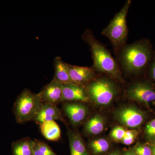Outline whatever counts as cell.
Here are the masks:
<instances>
[{
	"instance_id": "cell-1",
	"label": "cell",
	"mask_w": 155,
	"mask_h": 155,
	"mask_svg": "<svg viewBox=\"0 0 155 155\" xmlns=\"http://www.w3.org/2000/svg\"><path fill=\"white\" fill-rule=\"evenodd\" d=\"M152 45L143 39L122 48L119 61L122 69L130 75H138L147 69L153 56Z\"/></svg>"
},
{
	"instance_id": "cell-2",
	"label": "cell",
	"mask_w": 155,
	"mask_h": 155,
	"mask_svg": "<svg viewBox=\"0 0 155 155\" xmlns=\"http://www.w3.org/2000/svg\"><path fill=\"white\" fill-rule=\"evenodd\" d=\"M82 38L89 46L95 70L122 81V72L117 62L107 49L95 38L91 31H85Z\"/></svg>"
},
{
	"instance_id": "cell-3",
	"label": "cell",
	"mask_w": 155,
	"mask_h": 155,
	"mask_svg": "<svg viewBox=\"0 0 155 155\" xmlns=\"http://www.w3.org/2000/svg\"><path fill=\"white\" fill-rule=\"evenodd\" d=\"M90 102L100 106L110 104L119 94V88L108 78H95L84 87Z\"/></svg>"
},
{
	"instance_id": "cell-4",
	"label": "cell",
	"mask_w": 155,
	"mask_h": 155,
	"mask_svg": "<svg viewBox=\"0 0 155 155\" xmlns=\"http://www.w3.org/2000/svg\"><path fill=\"white\" fill-rule=\"evenodd\" d=\"M42 104L38 94L25 89L17 97L13 107L16 122L24 124L33 121Z\"/></svg>"
},
{
	"instance_id": "cell-5",
	"label": "cell",
	"mask_w": 155,
	"mask_h": 155,
	"mask_svg": "<svg viewBox=\"0 0 155 155\" xmlns=\"http://www.w3.org/2000/svg\"><path fill=\"white\" fill-rule=\"evenodd\" d=\"M131 1H126L122 8L115 15L109 25L103 29L102 34L110 40L114 47L124 46L128 35L126 18Z\"/></svg>"
},
{
	"instance_id": "cell-6",
	"label": "cell",
	"mask_w": 155,
	"mask_h": 155,
	"mask_svg": "<svg viewBox=\"0 0 155 155\" xmlns=\"http://www.w3.org/2000/svg\"><path fill=\"white\" fill-rule=\"evenodd\" d=\"M127 98L149 105L155 102V87L150 81H139L132 84L126 91Z\"/></svg>"
},
{
	"instance_id": "cell-7",
	"label": "cell",
	"mask_w": 155,
	"mask_h": 155,
	"mask_svg": "<svg viewBox=\"0 0 155 155\" xmlns=\"http://www.w3.org/2000/svg\"><path fill=\"white\" fill-rule=\"evenodd\" d=\"M116 119L121 125L129 128L140 127L144 122L145 114L135 106H123L115 112Z\"/></svg>"
},
{
	"instance_id": "cell-8",
	"label": "cell",
	"mask_w": 155,
	"mask_h": 155,
	"mask_svg": "<svg viewBox=\"0 0 155 155\" xmlns=\"http://www.w3.org/2000/svg\"><path fill=\"white\" fill-rule=\"evenodd\" d=\"M62 109L72 125L75 126L83 123L89 114L87 106L80 102H64Z\"/></svg>"
},
{
	"instance_id": "cell-9",
	"label": "cell",
	"mask_w": 155,
	"mask_h": 155,
	"mask_svg": "<svg viewBox=\"0 0 155 155\" xmlns=\"http://www.w3.org/2000/svg\"><path fill=\"white\" fill-rule=\"evenodd\" d=\"M41 102L58 106L63 103L62 84L52 80L38 94Z\"/></svg>"
},
{
	"instance_id": "cell-10",
	"label": "cell",
	"mask_w": 155,
	"mask_h": 155,
	"mask_svg": "<svg viewBox=\"0 0 155 155\" xmlns=\"http://www.w3.org/2000/svg\"><path fill=\"white\" fill-rule=\"evenodd\" d=\"M63 103L67 102H90L84 87L70 83L62 84Z\"/></svg>"
},
{
	"instance_id": "cell-11",
	"label": "cell",
	"mask_w": 155,
	"mask_h": 155,
	"mask_svg": "<svg viewBox=\"0 0 155 155\" xmlns=\"http://www.w3.org/2000/svg\"><path fill=\"white\" fill-rule=\"evenodd\" d=\"M69 73L72 83L85 87L95 78L93 67H80L69 64Z\"/></svg>"
},
{
	"instance_id": "cell-12",
	"label": "cell",
	"mask_w": 155,
	"mask_h": 155,
	"mask_svg": "<svg viewBox=\"0 0 155 155\" xmlns=\"http://www.w3.org/2000/svg\"><path fill=\"white\" fill-rule=\"evenodd\" d=\"M55 120H60L66 124L62 112L58 106L48 103H43L41 108L33 121L39 125L45 122Z\"/></svg>"
},
{
	"instance_id": "cell-13",
	"label": "cell",
	"mask_w": 155,
	"mask_h": 155,
	"mask_svg": "<svg viewBox=\"0 0 155 155\" xmlns=\"http://www.w3.org/2000/svg\"><path fill=\"white\" fill-rule=\"evenodd\" d=\"M54 74L52 80L61 84L72 83L69 73V64L64 62L60 57H57L54 62Z\"/></svg>"
},
{
	"instance_id": "cell-14",
	"label": "cell",
	"mask_w": 155,
	"mask_h": 155,
	"mask_svg": "<svg viewBox=\"0 0 155 155\" xmlns=\"http://www.w3.org/2000/svg\"><path fill=\"white\" fill-rule=\"evenodd\" d=\"M70 155H90L83 139L79 133L68 130Z\"/></svg>"
},
{
	"instance_id": "cell-15",
	"label": "cell",
	"mask_w": 155,
	"mask_h": 155,
	"mask_svg": "<svg viewBox=\"0 0 155 155\" xmlns=\"http://www.w3.org/2000/svg\"><path fill=\"white\" fill-rule=\"evenodd\" d=\"M39 126L42 134L48 140L58 141L61 139V129L55 121L45 122L39 125Z\"/></svg>"
},
{
	"instance_id": "cell-16",
	"label": "cell",
	"mask_w": 155,
	"mask_h": 155,
	"mask_svg": "<svg viewBox=\"0 0 155 155\" xmlns=\"http://www.w3.org/2000/svg\"><path fill=\"white\" fill-rule=\"evenodd\" d=\"M34 140L29 137L21 139L11 145L12 155H34Z\"/></svg>"
},
{
	"instance_id": "cell-17",
	"label": "cell",
	"mask_w": 155,
	"mask_h": 155,
	"mask_svg": "<svg viewBox=\"0 0 155 155\" xmlns=\"http://www.w3.org/2000/svg\"><path fill=\"white\" fill-rule=\"evenodd\" d=\"M105 125V122L103 116L97 114L85 122L84 130L87 134L97 135L104 130Z\"/></svg>"
},
{
	"instance_id": "cell-18",
	"label": "cell",
	"mask_w": 155,
	"mask_h": 155,
	"mask_svg": "<svg viewBox=\"0 0 155 155\" xmlns=\"http://www.w3.org/2000/svg\"><path fill=\"white\" fill-rule=\"evenodd\" d=\"M88 147L93 155H101L108 151L110 144L106 139L99 138L90 142Z\"/></svg>"
},
{
	"instance_id": "cell-19",
	"label": "cell",
	"mask_w": 155,
	"mask_h": 155,
	"mask_svg": "<svg viewBox=\"0 0 155 155\" xmlns=\"http://www.w3.org/2000/svg\"><path fill=\"white\" fill-rule=\"evenodd\" d=\"M34 155H58L46 143L39 140H34Z\"/></svg>"
},
{
	"instance_id": "cell-20",
	"label": "cell",
	"mask_w": 155,
	"mask_h": 155,
	"mask_svg": "<svg viewBox=\"0 0 155 155\" xmlns=\"http://www.w3.org/2000/svg\"><path fill=\"white\" fill-rule=\"evenodd\" d=\"M144 135L149 141H155V119L150 121L144 128Z\"/></svg>"
},
{
	"instance_id": "cell-21",
	"label": "cell",
	"mask_w": 155,
	"mask_h": 155,
	"mask_svg": "<svg viewBox=\"0 0 155 155\" xmlns=\"http://www.w3.org/2000/svg\"><path fill=\"white\" fill-rule=\"evenodd\" d=\"M127 131L128 130H126L122 126H116L111 130V137L116 141H122L127 134Z\"/></svg>"
},
{
	"instance_id": "cell-22",
	"label": "cell",
	"mask_w": 155,
	"mask_h": 155,
	"mask_svg": "<svg viewBox=\"0 0 155 155\" xmlns=\"http://www.w3.org/2000/svg\"><path fill=\"white\" fill-rule=\"evenodd\" d=\"M132 150L137 155H152V152L150 147L147 145H137Z\"/></svg>"
},
{
	"instance_id": "cell-23",
	"label": "cell",
	"mask_w": 155,
	"mask_h": 155,
	"mask_svg": "<svg viewBox=\"0 0 155 155\" xmlns=\"http://www.w3.org/2000/svg\"><path fill=\"white\" fill-rule=\"evenodd\" d=\"M138 135V131L137 130H128L125 138L122 140L123 144L126 145H130L135 141Z\"/></svg>"
},
{
	"instance_id": "cell-24",
	"label": "cell",
	"mask_w": 155,
	"mask_h": 155,
	"mask_svg": "<svg viewBox=\"0 0 155 155\" xmlns=\"http://www.w3.org/2000/svg\"><path fill=\"white\" fill-rule=\"evenodd\" d=\"M147 69L150 78L155 83V52Z\"/></svg>"
},
{
	"instance_id": "cell-25",
	"label": "cell",
	"mask_w": 155,
	"mask_h": 155,
	"mask_svg": "<svg viewBox=\"0 0 155 155\" xmlns=\"http://www.w3.org/2000/svg\"><path fill=\"white\" fill-rule=\"evenodd\" d=\"M122 155H137L133 150H128L124 152Z\"/></svg>"
},
{
	"instance_id": "cell-26",
	"label": "cell",
	"mask_w": 155,
	"mask_h": 155,
	"mask_svg": "<svg viewBox=\"0 0 155 155\" xmlns=\"http://www.w3.org/2000/svg\"><path fill=\"white\" fill-rule=\"evenodd\" d=\"M106 155H122L121 153L118 150H116L113 151L110 153H109L107 154Z\"/></svg>"
},
{
	"instance_id": "cell-27",
	"label": "cell",
	"mask_w": 155,
	"mask_h": 155,
	"mask_svg": "<svg viewBox=\"0 0 155 155\" xmlns=\"http://www.w3.org/2000/svg\"><path fill=\"white\" fill-rule=\"evenodd\" d=\"M150 147L152 152V155H155V141L153 142L152 144Z\"/></svg>"
}]
</instances>
